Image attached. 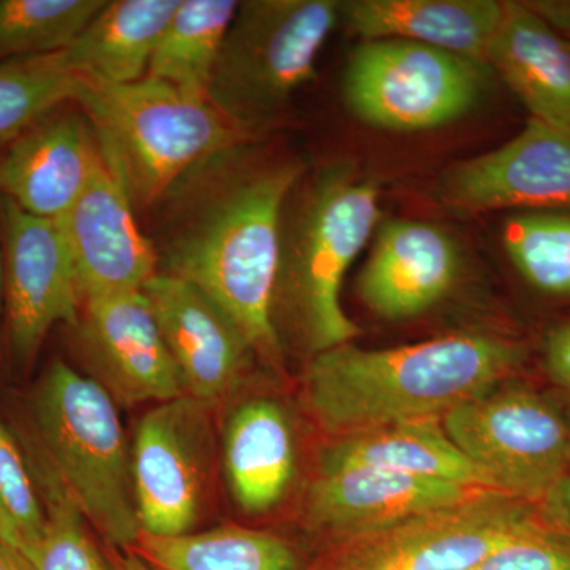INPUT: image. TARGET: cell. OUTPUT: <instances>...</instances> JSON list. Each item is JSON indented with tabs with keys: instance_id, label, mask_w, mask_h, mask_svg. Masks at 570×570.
Listing matches in <instances>:
<instances>
[{
	"instance_id": "cell-35",
	"label": "cell",
	"mask_w": 570,
	"mask_h": 570,
	"mask_svg": "<svg viewBox=\"0 0 570 570\" xmlns=\"http://www.w3.org/2000/svg\"><path fill=\"white\" fill-rule=\"evenodd\" d=\"M115 570H151L132 551L110 550L108 554Z\"/></svg>"
},
{
	"instance_id": "cell-31",
	"label": "cell",
	"mask_w": 570,
	"mask_h": 570,
	"mask_svg": "<svg viewBox=\"0 0 570 570\" xmlns=\"http://www.w3.org/2000/svg\"><path fill=\"white\" fill-rule=\"evenodd\" d=\"M469 570H570V538L542 521Z\"/></svg>"
},
{
	"instance_id": "cell-2",
	"label": "cell",
	"mask_w": 570,
	"mask_h": 570,
	"mask_svg": "<svg viewBox=\"0 0 570 570\" xmlns=\"http://www.w3.org/2000/svg\"><path fill=\"white\" fill-rule=\"evenodd\" d=\"M527 348L493 335H450L390 348L351 343L318 352L305 374L306 404L337 436L442 419L519 370Z\"/></svg>"
},
{
	"instance_id": "cell-15",
	"label": "cell",
	"mask_w": 570,
	"mask_h": 570,
	"mask_svg": "<svg viewBox=\"0 0 570 570\" xmlns=\"http://www.w3.org/2000/svg\"><path fill=\"white\" fill-rule=\"evenodd\" d=\"M142 294L174 356L186 396L212 407L239 384L255 351L245 333L200 288L157 273Z\"/></svg>"
},
{
	"instance_id": "cell-21",
	"label": "cell",
	"mask_w": 570,
	"mask_h": 570,
	"mask_svg": "<svg viewBox=\"0 0 570 570\" xmlns=\"http://www.w3.org/2000/svg\"><path fill=\"white\" fill-rule=\"evenodd\" d=\"M377 468L417 478L491 490L489 480L461 453L441 419L414 420L340 436L322 453L321 472Z\"/></svg>"
},
{
	"instance_id": "cell-33",
	"label": "cell",
	"mask_w": 570,
	"mask_h": 570,
	"mask_svg": "<svg viewBox=\"0 0 570 570\" xmlns=\"http://www.w3.org/2000/svg\"><path fill=\"white\" fill-rule=\"evenodd\" d=\"M538 508L549 527L570 538V472L543 497Z\"/></svg>"
},
{
	"instance_id": "cell-37",
	"label": "cell",
	"mask_w": 570,
	"mask_h": 570,
	"mask_svg": "<svg viewBox=\"0 0 570 570\" xmlns=\"http://www.w3.org/2000/svg\"><path fill=\"white\" fill-rule=\"evenodd\" d=\"M3 309V249L0 246V316Z\"/></svg>"
},
{
	"instance_id": "cell-17",
	"label": "cell",
	"mask_w": 570,
	"mask_h": 570,
	"mask_svg": "<svg viewBox=\"0 0 570 570\" xmlns=\"http://www.w3.org/2000/svg\"><path fill=\"white\" fill-rule=\"evenodd\" d=\"M478 491L482 490L387 469L318 472L307 494L306 521L311 530L335 543L463 501Z\"/></svg>"
},
{
	"instance_id": "cell-11",
	"label": "cell",
	"mask_w": 570,
	"mask_h": 570,
	"mask_svg": "<svg viewBox=\"0 0 570 570\" xmlns=\"http://www.w3.org/2000/svg\"><path fill=\"white\" fill-rule=\"evenodd\" d=\"M206 409L176 397L137 423L130 459L140 534L174 538L197 527L209 463Z\"/></svg>"
},
{
	"instance_id": "cell-4",
	"label": "cell",
	"mask_w": 570,
	"mask_h": 570,
	"mask_svg": "<svg viewBox=\"0 0 570 570\" xmlns=\"http://www.w3.org/2000/svg\"><path fill=\"white\" fill-rule=\"evenodd\" d=\"M31 409L33 445L85 519L110 549H132L140 535L132 459L110 393L56 360L37 382Z\"/></svg>"
},
{
	"instance_id": "cell-9",
	"label": "cell",
	"mask_w": 570,
	"mask_h": 570,
	"mask_svg": "<svg viewBox=\"0 0 570 570\" xmlns=\"http://www.w3.org/2000/svg\"><path fill=\"white\" fill-rule=\"evenodd\" d=\"M482 66L415 43L365 40L348 59L344 99L377 129L417 132L466 115L482 92Z\"/></svg>"
},
{
	"instance_id": "cell-16",
	"label": "cell",
	"mask_w": 570,
	"mask_h": 570,
	"mask_svg": "<svg viewBox=\"0 0 570 570\" xmlns=\"http://www.w3.org/2000/svg\"><path fill=\"white\" fill-rule=\"evenodd\" d=\"M102 159L89 119L50 112L14 137L0 159V195L33 216L62 219Z\"/></svg>"
},
{
	"instance_id": "cell-20",
	"label": "cell",
	"mask_w": 570,
	"mask_h": 570,
	"mask_svg": "<svg viewBox=\"0 0 570 570\" xmlns=\"http://www.w3.org/2000/svg\"><path fill=\"white\" fill-rule=\"evenodd\" d=\"M489 66L515 92L531 119L570 130V40L524 2H505Z\"/></svg>"
},
{
	"instance_id": "cell-1",
	"label": "cell",
	"mask_w": 570,
	"mask_h": 570,
	"mask_svg": "<svg viewBox=\"0 0 570 570\" xmlns=\"http://www.w3.org/2000/svg\"><path fill=\"white\" fill-rule=\"evenodd\" d=\"M302 174L294 160L250 167L243 145L217 154L165 195L170 212L154 246L160 273L200 288L273 362L284 208Z\"/></svg>"
},
{
	"instance_id": "cell-26",
	"label": "cell",
	"mask_w": 570,
	"mask_h": 570,
	"mask_svg": "<svg viewBox=\"0 0 570 570\" xmlns=\"http://www.w3.org/2000/svg\"><path fill=\"white\" fill-rule=\"evenodd\" d=\"M26 455L47 515L43 534L26 562L32 570H115L89 535L85 515L48 461L36 445Z\"/></svg>"
},
{
	"instance_id": "cell-13",
	"label": "cell",
	"mask_w": 570,
	"mask_h": 570,
	"mask_svg": "<svg viewBox=\"0 0 570 570\" xmlns=\"http://www.w3.org/2000/svg\"><path fill=\"white\" fill-rule=\"evenodd\" d=\"M59 223L73 261L81 302L142 291L159 273L153 239L138 227L129 190L105 156Z\"/></svg>"
},
{
	"instance_id": "cell-19",
	"label": "cell",
	"mask_w": 570,
	"mask_h": 570,
	"mask_svg": "<svg viewBox=\"0 0 570 570\" xmlns=\"http://www.w3.org/2000/svg\"><path fill=\"white\" fill-rule=\"evenodd\" d=\"M505 14L497 0H355L341 3L348 32L365 40L397 39L489 66Z\"/></svg>"
},
{
	"instance_id": "cell-6",
	"label": "cell",
	"mask_w": 570,
	"mask_h": 570,
	"mask_svg": "<svg viewBox=\"0 0 570 570\" xmlns=\"http://www.w3.org/2000/svg\"><path fill=\"white\" fill-rule=\"evenodd\" d=\"M341 20L335 0L239 2L208 89V102L242 130L268 121L316 73Z\"/></svg>"
},
{
	"instance_id": "cell-27",
	"label": "cell",
	"mask_w": 570,
	"mask_h": 570,
	"mask_svg": "<svg viewBox=\"0 0 570 570\" xmlns=\"http://www.w3.org/2000/svg\"><path fill=\"white\" fill-rule=\"evenodd\" d=\"M105 0H0V62L67 50Z\"/></svg>"
},
{
	"instance_id": "cell-5",
	"label": "cell",
	"mask_w": 570,
	"mask_h": 570,
	"mask_svg": "<svg viewBox=\"0 0 570 570\" xmlns=\"http://www.w3.org/2000/svg\"><path fill=\"white\" fill-rule=\"evenodd\" d=\"M379 220V189L354 168H325L307 187L305 198L281 239V284L291 292L311 351L351 343L358 326L344 313L341 287Z\"/></svg>"
},
{
	"instance_id": "cell-14",
	"label": "cell",
	"mask_w": 570,
	"mask_h": 570,
	"mask_svg": "<svg viewBox=\"0 0 570 570\" xmlns=\"http://www.w3.org/2000/svg\"><path fill=\"white\" fill-rule=\"evenodd\" d=\"M442 198L471 213L570 209V130L530 119L501 148L453 165Z\"/></svg>"
},
{
	"instance_id": "cell-12",
	"label": "cell",
	"mask_w": 570,
	"mask_h": 570,
	"mask_svg": "<svg viewBox=\"0 0 570 570\" xmlns=\"http://www.w3.org/2000/svg\"><path fill=\"white\" fill-rule=\"evenodd\" d=\"M78 336L89 365L115 403H167L186 396L181 376L148 298L122 292L85 299Z\"/></svg>"
},
{
	"instance_id": "cell-3",
	"label": "cell",
	"mask_w": 570,
	"mask_h": 570,
	"mask_svg": "<svg viewBox=\"0 0 570 570\" xmlns=\"http://www.w3.org/2000/svg\"><path fill=\"white\" fill-rule=\"evenodd\" d=\"M75 102L85 108L105 159L134 204L163 200L206 160L243 145L245 130L208 100L149 75L127 85L80 77Z\"/></svg>"
},
{
	"instance_id": "cell-30",
	"label": "cell",
	"mask_w": 570,
	"mask_h": 570,
	"mask_svg": "<svg viewBox=\"0 0 570 570\" xmlns=\"http://www.w3.org/2000/svg\"><path fill=\"white\" fill-rule=\"evenodd\" d=\"M45 521L28 455L0 419V542L26 558L43 534Z\"/></svg>"
},
{
	"instance_id": "cell-18",
	"label": "cell",
	"mask_w": 570,
	"mask_h": 570,
	"mask_svg": "<svg viewBox=\"0 0 570 570\" xmlns=\"http://www.w3.org/2000/svg\"><path fill=\"white\" fill-rule=\"evenodd\" d=\"M459 247L442 228L422 220H387L358 279L366 307L387 321L417 317L452 291Z\"/></svg>"
},
{
	"instance_id": "cell-32",
	"label": "cell",
	"mask_w": 570,
	"mask_h": 570,
	"mask_svg": "<svg viewBox=\"0 0 570 570\" xmlns=\"http://www.w3.org/2000/svg\"><path fill=\"white\" fill-rule=\"evenodd\" d=\"M543 366L551 381L570 393V321L553 326L547 335Z\"/></svg>"
},
{
	"instance_id": "cell-10",
	"label": "cell",
	"mask_w": 570,
	"mask_h": 570,
	"mask_svg": "<svg viewBox=\"0 0 570 570\" xmlns=\"http://www.w3.org/2000/svg\"><path fill=\"white\" fill-rule=\"evenodd\" d=\"M3 309L10 354L31 366L52 326H77L81 295L61 223L26 213L0 195Z\"/></svg>"
},
{
	"instance_id": "cell-29",
	"label": "cell",
	"mask_w": 570,
	"mask_h": 570,
	"mask_svg": "<svg viewBox=\"0 0 570 570\" xmlns=\"http://www.w3.org/2000/svg\"><path fill=\"white\" fill-rule=\"evenodd\" d=\"M510 261L535 291L570 296V216L524 213L504 225Z\"/></svg>"
},
{
	"instance_id": "cell-24",
	"label": "cell",
	"mask_w": 570,
	"mask_h": 570,
	"mask_svg": "<svg viewBox=\"0 0 570 570\" xmlns=\"http://www.w3.org/2000/svg\"><path fill=\"white\" fill-rule=\"evenodd\" d=\"M127 551L151 570H303L284 539L232 524L174 538L140 534Z\"/></svg>"
},
{
	"instance_id": "cell-25",
	"label": "cell",
	"mask_w": 570,
	"mask_h": 570,
	"mask_svg": "<svg viewBox=\"0 0 570 570\" xmlns=\"http://www.w3.org/2000/svg\"><path fill=\"white\" fill-rule=\"evenodd\" d=\"M238 7L235 0H181L154 51L149 77L208 100L214 67Z\"/></svg>"
},
{
	"instance_id": "cell-36",
	"label": "cell",
	"mask_w": 570,
	"mask_h": 570,
	"mask_svg": "<svg viewBox=\"0 0 570 570\" xmlns=\"http://www.w3.org/2000/svg\"><path fill=\"white\" fill-rule=\"evenodd\" d=\"M0 570H32L17 551L11 550L6 543L0 542Z\"/></svg>"
},
{
	"instance_id": "cell-22",
	"label": "cell",
	"mask_w": 570,
	"mask_h": 570,
	"mask_svg": "<svg viewBox=\"0 0 570 570\" xmlns=\"http://www.w3.org/2000/svg\"><path fill=\"white\" fill-rule=\"evenodd\" d=\"M225 478L239 509L268 512L287 493L295 472V441L279 404L253 400L236 409L224 431Z\"/></svg>"
},
{
	"instance_id": "cell-28",
	"label": "cell",
	"mask_w": 570,
	"mask_h": 570,
	"mask_svg": "<svg viewBox=\"0 0 570 570\" xmlns=\"http://www.w3.org/2000/svg\"><path fill=\"white\" fill-rule=\"evenodd\" d=\"M63 51L0 62V138L18 137L75 100L80 77L70 70Z\"/></svg>"
},
{
	"instance_id": "cell-8",
	"label": "cell",
	"mask_w": 570,
	"mask_h": 570,
	"mask_svg": "<svg viewBox=\"0 0 570 570\" xmlns=\"http://www.w3.org/2000/svg\"><path fill=\"white\" fill-rule=\"evenodd\" d=\"M542 521L538 504L482 490L370 534L332 543L309 570H469Z\"/></svg>"
},
{
	"instance_id": "cell-7",
	"label": "cell",
	"mask_w": 570,
	"mask_h": 570,
	"mask_svg": "<svg viewBox=\"0 0 570 570\" xmlns=\"http://www.w3.org/2000/svg\"><path fill=\"white\" fill-rule=\"evenodd\" d=\"M441 422L491 490L539 504L570 472L569 415L527 385L501 382Z\"/></svg>"
},
{
	"instance_id": "cell-23",
	"label": "cell",
	"mask_w": 570,
	"mask_h": 570,
	"mask_svg": "<svg viewBox=\"0 0 570 570\" xmlns=\"http://www.w3.org/2000/svg\"><path fill=\"white\" fill-rule=\"evenodd\" d=\"M179 3L181 0L105 3L88 28L63 51L70 70L78 77L110 85L141 80Z\"/></svg>"
},
{
	"instance_id": "cell-34",
	"label": "cell",
	"mask_w": 570,
	"mask_h": 570,
	"mask_svg": "<svg viewBox=\"0 0 570 570\" xmlns=\"http://www.w3.org/2000/svg\"><path fill=\"white\" fill-rule=\"evenodd\" d=\"M524 6L554 31H570V2H524Z\"/></svg>"
}]
</instances>
